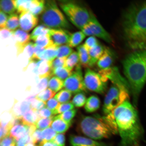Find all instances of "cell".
<instances>
[{
	"label": "cell",
	"instance_id": "obj_1",
	"mask_svg": "<svg viewBox=\"0 0 146 146\" xmlns=\"http://www.w3.org/2000/svg\"><path fill=\"white\" fill-rule=\"evenodd\" d=\"M112 112L121 139L118 146H140L143 129L135 107L128 100Z\"/></svg>",
	"mask_w": 146,
	"mask_h": 146
},
{
	"label": "cell",
	"instance_id": "obj_2",
	"mask_svg": "<svg viewBox=\"0 0 146 146\" xmlns=\"http://www.w3.org/2000/svg\"><path fill=\"white\" fill-rule=\"evenodd\" d=\"M122 26L130 48L134 51L146 49V1L129 6L123 14Z\"/></svg>",
	"mask_w": 146,
	"mask_h": 146
},
{
	"label": "cell",
	"instance_id": "obj_3",
	"mask_svg": "<svg viewBox=\"0 0 146 146\" xmlns=\"http://www.w3.org/2000/svg\"><path fill=\"white\" fill-rule=\"evenodd\" d=\"M122 64L132 93L133 105L135 107L146 83V49L131 53L125 58Z\"/></svg>",
	"mask_w": 146,
	"mask_h": 146
},
{
	"label": "cell",
	"instance_id": "obj_4",
	"mask_svg": "<svg viewBox=\"0 0 146 146\" xmlns=\"http://www.w3.org/2000/svg\"><path fill=\"white\" fill-rule=\"evenodd\" d=\"M78 127L82 134L95 140L108 138L118 133L112 112L104 116L95 115L84 117Z\"/></svg>",
	"mask_w": 146,
	"mask_h": 146
},
{
	"label": "cell",
	"instance_id": "obj_5",
	"mask_svg": "<svg viewBox=\"0 0 146 146\" xmlns=\"http://www.w3.org/2000/svg\"><path fill=\"white\" fill-rule=\"evenodd\" d=\"M57 3L54 0L45 1L44 9L39 17L40 23L50 29L67 30L71 28L70 24Z\"/></svg>",
	"mask_w": 146,
	"mask_h": 146
},
{
	"label": "cell",
	"instance_id": "obj_6",
	"mask_svg": "<svg viewBox=\"0 0 146 146\" xmlns=\"http://www.w3.org/2000/svg\"><path fill=\"white\" fill-rule=\"evenodd\" d=\"M58 4L69 20L81 30L90 21L91 14L86 9L74 2L60 0Z\"/></svg>",
	"mask_w": 146,
	"mask_h": 146
},
{
	"label": "cell",
	"instance_id": "obj_7",
	"mask_svg": "<svg viewBox=\"0 0 146 146\" xmlns=\"http://www.w3.org/2000/svg\"><path fill=\"white\" fill-rule=\"evenodd\" d=\"M130 91L113 84L109 89L104 101L103 110L105 115L113 112L124 102L129 100Z\"/></svg>",
	"mask_w": 146,
	"mask_h": 146
},
{
	"label": "cell",
	"instance_id": "obj_8",
	"mask_svg": "<svg viewBox=\"0 0 146 146\" xmlns=\"http://www.w3.org/2000/svg\"><path fill=\"white\" fill-rule=\"evenodd\" d=\"M84 78L86 86L88 90L100 94L106 90L108 79L99 73L87 68Z\"/></svg>",
	"mask_w": 146,
	"mask_h": 146
},
{
	"label": "cell",
	"instance_id": "obj_9",
	"mask_svg": "<svg viewBox=\"0 0 146 146\" xmlns=\"http://www.w3.org/2000/svg\"><path fill=\"white\" fill-rule=\"evenodd\" d=\"M64 87L72 94L87 92L80 64L76 67L72 75L64 82Z\"/></svg>",
	"mask_w": 146,
	"mask_h": 146
},
{
	"label": "cell",
	"instance_id": "obj_10",
	"mask_svg": "<svg viewBox=\"0 0 146 146\" xmlns=\"http://www.w3.org/2000/svg\"><path fill=\"white\" fill-rule=\"evenodd\" d=\"M99 73L108 80H110L113 84L123 88L131 91L130 87L127 80L121 75L116 67H111L101 70Z\"/></svg>",
	"mask_w": 146,
	"mask_h": 146
},
{
	"label": "cell",
	"instance_id": "obj_11",
	"mask_svg": "<svg viewBox=\"0 0 146 146\" xmlns=\"http://www.w3.org/2000/svg\"><path fill=\"white\" fill-rule=\"evenodd\" d=\"M91 17L88 23L91 27L93 36L98 37L107 42L111 43L113 41L112 38L98 21L92 13H90Z\"/></svg>",
	"mask_w": 146,
	"mask_h": 146
},
{
	"label": "cell",
	"instance_id": "obj_12",
	"mask_svg": "<svg viewBox=\"0 0 146 146\" xmlns=\"http://www.w3.org/2000/svg\"><path fill=\"white\" fill-rule=\"evenodd\" d=\"M17 56L23 52L25 47L30 42V35L21 29H18L13 33L12 35Z\"/></svg>",
	"mask_w": 146,
	"mask_h": 146
},
{
	"label": "cell",
	"instance_id": "obj_13",
	"mask_svg": "<svg viewBox=\"0 0 146 146\" xmlns=\"http://www.w3.org/2000/svg\"><path fill=\"white\" fill-rule=\"evenodd\" d=\"M20 27L25 31L28 33L38 25L39 19L29 11L23 13L19 16Z\"/></svg>",
	"mask_w": 146,
	"mask_h": 146
},
{
	"label": "cell",
	"instance_id": "obj_14",
	"mask_svg": "<svg viewBox=\"0 0 146 146\" xmlns=\"http://www.w3.org/2000/svg\"><path fill=\"white\" fill-rule=\"evenodd\" d=\"M49 34L54 45L58 47L68 44L72 34L65 29H50Z\"/></svg>",
	"mask_w": 146,
	"mask_h": 146
},
{
	"label": "cell",
	"instance_id": "obj_15",
	"mask_svg": "<svg viewBox=\"0 0 146 146\" xmlns=\"http://www.w3.org/2000/svg\"><path fill=\"white\" fill-rule=\"evenodd\" d=\"M69 142L70 146H110L108 144L90 138L73 135L69 136Z\"/></svg>",
	"mask_w": 146,
	"mask_h": 146
},
{
	"label": "cell",
	"instance_id": "obj_16",
	"mask_svg": "<svg viewBox=\"0 0 146 146\" xmlns=\"http://www.w3.org/2000/svg\"><path fill=\"white\" fill-rule=\"evenodd\" d=\"M32 62L34 63L33 71L35 74L38 75L39 79L49 76H53L50 68L52 62L43 60H37Z\"/></svg>",
	"mask_w": 146,
	"mask_h": 146
},
{
	"label": "cell",
	"instance_id": "obj_17",
	"mask_svg": "<svg viewBox=\"0 0 146 146\" xmlns=\"http://www.w3.org/2000/svg\"><path fill=\"white\" fill-rule=\"evenodd\" d=\"M31 109V104L27 100L19 102L15 100L10 111L14 118H21L23 115Z\"/></svg>",
	"mask_w": 146,
	"mask_h": 146
},
{
	"label": "cell",
	"instance_id": "obj_18",
	"mask_svg": "<svg viewBox=\"0 0 146 146\" xmlns=\"http://www.w3.org/2000/svg\"><path fill=\"white\" fill-rule=\"evenodd\" d=\"M110 49L105 48L103 54L97 63L98 66L101 70L111 67L114 60V56Z\"/></svg>",
	"mask_w": 146,
	"mask_h": 146
},
{
	"label": "cell",
	"instance_id": "obj_19",
	"mask_svg": "<svg viewBox=\"0 0 146 146\" xmlns=\"http://www.w3.org/2000/svg\"><path fill=\"white\" fill-rule=\"evenodd\" d=\"M105 48L99 43L88 51L89 61L88 67L94 66L103 54Z\"/></svg>",
	"mask_w": 146,
	"mask_h": 146
},
{
	"label": "cell",
	"instance_id": "obj_20",
	"mask_svg": "<svg viewBox=\"0 0 146 146\" xmlns=\"http://www.w3.org/2000/svg\"><path fill=\"white\" fill-rule=\"evenodd\" d=\"M29 127L22 123L16 124L11 129L10 136L18 141L28 134Z\"/></svg>",
	"mask_w": 146,
	"mask_h": 146
},
{
	"label": "cell",
	"instance_id": "obj_21",
	"mask_svg": "<svg viewBox=\"0 0 146 146\" xmlns=\"http://www.w3.org/2000/svg\"><path fill=\"white\" fill-rule=\"evenodd\" d=\"M58 48V46L54 45L46 49L38 56V60L52 62L57 57Z\"/></svg>",
	"mask_w": 146,
	"mask_h": 146
},
{
	"label": "cell",
	"instance_id": "obj_22",
	"mask_svg": "<svg viewBox=\"0 0 146 146\" xmlns=\"http://www.w3.org/2000/svg\"><path fill=\"white\" fill-rule=\"evenodd\" d=\"M72 125L54 116L51 126L56 133H63L66 132Z\"/></svg>",
	"mask_w": 146,
	"mask_h": 146
},
{
	"label": "cell",
	"instance_id": "obj_23",
	"mask_svg": "<svg viewBox=\"0 0 146 146\" xmlns=\"http://www.w3.org/2000/svg\"><path fill=\"white\" fill-rule=\"evenodd\" d=\"M100 102L99 98L96 96H92L87 98L85 105V109L88 113H93L99 109Z\"/></svg>",
	"mask_w": 146,
	"mask_h": 146
},
{
	"label": "cell",
	"instance_id": "obj_24",
	"mask_svg": "<svg viewBox=\"0 0 146 146\" xmlns=\"http://www.w3.org/2000/svg\"><path fill=\"white\" fill-rule=\"evenodd\" d=\"M38 119L39 118L36 111L32 109L25 113L21 117L23 123L28 126L35 125Z\"/></svg>",
	"mask_w": 146,
	"mask_h": 146
},
{
	"label": "cell",
	"instance_id": "obj_25",
	"mask_svg": "<svg viewBox=\"0 0 146 146\" xmlns=\"http://www.w3.org/2000/svg\"><path fill=\"white\" fill-rule=\"evenodd\" d=\"M1 11L9 16L16 13L15 1L1 0L0 1Z\"/></svg>",
	"mask_w": 146,
	"mask_h": 146
},
{
	"label": "cell",
	"instance_id": "obj_26",
	"mask_svg": "<svg viewBox=\"0 0 146 146\" xmlns=\"http://www.w3.org/2000/svg\"><path fill=\"white\" fill-rule=\"evenodd\" d=\"M77 50L81 65L88 67L89 61L88 50L85 48L83 44L78 46L77 47Z\"/></svg>",
	"mask_w": 146,
	"mask_h": 146
},
{
	"label": "cell",
	"instance_id": "obj_27",
	"mask_svg": "<svg viewBox=\"0 0 146 146\" xmlns=\"http://www.w3.org/2000/svg\"><path fill=\"white\" fill-rule=\"evenodd\" d=\"M80 59L77 52H74L67 58L64 67L71 71L79 64Z\"/></svg>",
	"mask_w": 146,
	"mask_h": 146
},
{
	"label": "cell",
	"instance_id": "obj_28",
	"mask_svg": "<svg viewBox=\"0 0 146 146\" xmlns=\"http://www.w3.org/2000/svg\"><path fill=\"white\" fill-rule=\"evenodd\" d=\"M85 34L81 31L76 32L72 34L68 44L69 46L73 48L78 46L86 37Z\"/></svg>",
	"mask_w": 146,
	"mask_h": 146
},
{
	"label": "cell",
	"instance_id": "obj_29",
	"mask_svg": "<svg viewBox=\"0 0 146 146\" xmlns=\"http://www.w3.org/2000/svg\"><path fill=\"white\" fill-rule=\"evenodd\" d=\"M34 41V43L36 45L45 49L55 45L51 39L49 33L45 35L38 36Z\"/></svg>",
	"mask_w": 146,
	"mask_h": 146
},
{
	"label": "cell",
	"instance_id": "obj_30",
	"mask_svg": "<svg viewBox=\"0 0 146 146\" xmlns=\"http://www.w3.org/2000/svg\"><path fill=\"white\" fill-rule=\"evenodd\" d=\"M20 27L19 18L16 13L9 16L7 21L6 28L11 31L14 32Z\"/></svg>",
	"mask_w": 146,
	"mask_h": 146
},
{
	"label": "cell",
	"instance_id": "obj_31",
	"mask_svg": "<svg viewBox=\"0 0 146 146\" xmlns=\"http://www.w3.org/2000/svg\"><path fill=\"white\" fill-rule=\"evenodd\" d=\"M32 0H16L15 5L16 11L21 14L29 11L31 8Z\"/></svg>",
	"mask_w": 146,
	"mask_h": 146
},
{
	"label": "cell",
	"instance_id": "obj_32",
	"mask_svg": "<svg viewBox=\"0 0 146 146\" xmlns=\"http://www.w3.org/2000/svg\"><path fill=\"white\" fill-rule=\"evenodd\" d=\"M64 82L56 76H52L48 82V88L55 93L57 92L64 87Z\"/></svg>",
	"mask_w": 146,
	"mask_h": 146
},
{
	"label": "cell",
	"instance_id": "obj_33",
	"mask_svg": "<svg viewBox=\"0 0 146 146\" xmlns=\"http://www.w3.org/2000/svg\"><path fill=\"white\" fill-rule=\"evenodd\" d=\"M72 71L62 67L55 69L53 71L52 74L53 76H54L62 81H65L72 75Z\"/></svg>",
	"mask_w": 146,
	"mask_h": 146
},
{
	"label": "cell",
	"instance_id": "obj_34",
	"mask_svg": "<svg viewBox=\"0 0 146 146\" xmlns=\"http://www.w3.org/2000/svg\"><path fill=\"white\" fill-rule=\"evenodd\" d=\"M50 29L42 25H38L34 29L31 33V40L34 41L38 36L49 34Z\"/></svg>",
	"mask_w": 146,
	"mask_h": 146
},
{
	"label": "cell",
	"instance_id": "obj_35",
	"mask_svg": "<svg viewBox=\"0 0 146 146\" xmlns=\"http://www.w3.org/2000/svg\"><path fill=\"white\" fill-rule=\"evenodd\" d=\"M27 100L30 103L31 109L35 111L40 110L46 106L45 102L37 99L36 96L29 97L27 98Z\"/></svg>",
	"mask_w": 146,
	"mask_h": 146
},
{
	"label": "cell",
	"instance_id": "obj_36",
	"mask_svg": "<svg viewBox=\"0 0 146 146\" xmlns=\"http://www.w3.org/2000/svg\"><path fill=\"white\" fill-rule=\"evenodd\" d=\"M72 96V94L70 91L65 89H62L54 96V98L59 103H65L70 101Z\"/></svg>",
	"mask_w": 146,
	"mask_h": 146
},
{
	"label": "cell",
	"instance_id": "obj_37",
	"mask_svg": "<svg viewBox=\"0 0 146 146\" xmlns=\"http://www.w3.org/2000/svg\"><path fill=\"white\" fill-rule=\"evenodd\" d=\"M87 98L84 92H80L76 94L73 98L72 103L76 107L80 108L85 105L87 101Z\"/></svg>",
	"mask_w": 146,
	"mask_h": 146
},
{
	"label": "cell",
	"instance_id": "obj_38",
	"mask_svg": "<svg viewBox=\"0 0 146 146\" xmlns=\"http://www.w3.org/2000/svg\"><path fill=\"white\" fill-rule=\"evenodd\" d=\"M77 112V110L74 109L72 110L66 111L56 116L67 123H72V120L76 116Z\"/></svg>",
	"mask_w": 146,
	"mask_h": 146
},
{
	"label": "cell",
	"instance_id": "obj_39",
	"mask_svg": "<svg viewBox=\"0 0 146 146\" xmlns=\"http://www.w3.org/2000/svg\"><path fill=\"white\" fill-rule=\"evenodd\" d=\"M74 52L72 47L68 45H64L58 46L57 58H67Z\"/></svg>",
	"mask_w": 146,
	"mask_h": 146
},
{
	"label": "cell",
	"instance_id": "obj_40",
	"mask_svg": "<svg viewBox=\"0 0 146 146\" xmlns=\"http://www.w3.org/2000/svg\"><path fill=\"white\" fill-rule=\"evenodd\" d=\"M56 93L49 88H47L41 91L40 93L36 96L37 99L45 102L47 101L53 97Z\"/></svg>",
	"mask_w": 146,
	"mask_h": 146
},
{
	"label": "cell",
	"instance_id": "obj_41",
	"mask_svg": "<svg viewBox=\"0 0 146 146\" xmlns=\"http://www.w3.org/2000/svg\"><path fill=\"white\" fill-rule=\"evenodd\" d=\"M56 132L49 127L42 131V136L44 141H52L56 136Z\"/></svg>",
	"mask_w": 146,
	"mask_h": 146
},
{
	"label": "cell",
	"instance_id": "obj_42",
	"mask_svg": "<svg viewBox=\"0 0 146 146\" xmlns=\"http://www.w3.org/2000/svg\"><path fill=\"white\" fill-rule=\"evenodd\" d=\"M54 117L38 119L35 124L36 128L41 130L49 127L52 125Z\"/></svg>",
	"mask_w": 146,
	"mask_h": 146
},
{
	"label": "cell",
	"instance_id": "obj_43",
	"mask_svg": "<svg viewBox=\"0 0 146 146\" xmlns=\"http://www.w3.org/2000/svg\"><path fill=\"white\" fill-rule=\"evenodd\" d=\"M74 108V106L72 102H69L68 103H63L60 104L58 108L55 111H54V115L61 114L66 111L72 110Z\"/></svg>",
	"mask_w": 146,
	"mask_h": 146
},
{
	"label": "cell",
	"instance_id": "obj_44",
	"mask_svg": "<svg viewBox=\"0 0 146 146\" xmlns=\"http://www.w3.org/2000/svg\"><path fill=\"white\" fill-rule=\"evenodd\" d=\"M35 44L30 42L25 47L23 52L27 54L29 59V64L32 63L33 61L34 52Z\"/></svg>",
	"mask_w": 146,
	"mask_h": 146
},
{
	"label": "cell",
	"instance_id": "obj_45",
	"mask_svg": "<svg viewBox=\"0 0 146 146\" xmlns=\"http://www.w3.org/2000/svg\"><path fill=\"white\" fill-rule=\"evenodd\" d=\"M36 112L39 119L52 117L54 115L53 112L47 108H44L40 110L36 111Z\"/></svg>",
	"mask_w": 146,
	"mask_h": 146
},
{
	"label": "cell",
	"instance_id": "obj_46",
	"mask_svg": "<svg viewBox=\"0 0 146 146\" xmlns=\"http://www.w3.org/2000/svg\"><path fill=\"white\" fill-rule=\"evenodd\" d=\"M67 58H56L52 62L50 65L51 70L52 72L56 68L64 67Z\"/></svg>",
	"mask_w": 146,
	"mask_h": 146
},
{
	"label": "cell",
	"instance_id": "obj_47",
	"mask_svg": "<svg viewBox=\"0 0 146 146\" xmlns=\"http://www.w3.org/2000/svg\"><path fill=\"white\" fill-rule=\"evenodd\" d=\"M99 43V42L96 37L94 36H89L87 38L83 45L85 48L89 51L90 49L95 46Z\"/></svg>",
	"mask_w": 146,
	"mask_h": 146
},
{
	"label": "cell",
	"instance_id": "obj_48",
	"mask_svg": "<svg viewBox=\"0 0 146 146\" xmlns=\"http://www.w3.org/2000/svg\"><path fill=\"white\" fill-rule=\"evenodd\" d=\"M52 76H49L46 77L41 78L40 81L38 82L36 86L38 92L43 91L45 89L48 85L49 80L52 77Z\"/></svg>",
	"mask_w": 146,
	"mask_h": 146
},
{
	"label": "cell",
	"instance_id": "obj_49",
	"mask_svg": "<svg viewBox=\"0 0 146 146\" xmlns=\"http://www.w3.org/2000/svg\"><path fill=\"white\" fill-rule=\"evenodd\" d=\"M42 131L41 129H36L33 133L32 137L33 143L35 144H38L39 145L44 141L42 136Z\"/></svg>",
	"mask_w": 146,
	"mask_h": 146
},
{
	"label": "cell",
	"instance_id": "obj_50",
	"mask_svg": "<svg viewBox=\"0 0 146 146\" xmlns=\"http://www.w3.org/2000/svg\"><path fill=\"white\" fill-rule=\"evenodd\" d=\"M60 105L59 102L54 98H51L46 103V107L47 108L53 112L55 111Z\"/></svg>",
	"mask_w": 146,
	"mask_h": 146
},
{
	"label": "cell",
	"instance_id": "obj_51",
	"mask_svg": "<svg viewBox=\"0 0 146 146\" xmlns=\"http://www.w3.org/2000/svg\"><path fill=\"white\" fill-rule=\"evenodd\" d=\"M1 141V146H16V140L10 136L6 137Z\"/></svg>",
	"mask_w": 146,
	"mask_h": 146
},
{
	"label": "cell",
	"instance_id": "obj_52",
	"mask_svg": "<svg viewBox=\"0 0 146 146\" xmlns=\"http://www.w3.org/2000/svg\"><path fill=\"white\" fill-rule=\"evenodd\" d=\"M52 141L57 146H65V138L64 135L62 133L57 134Z\"/></svg>",
	"mask_w": 146,
	"mask_h": 146
},
{
	"label": "cell",
	"instance_id": "obj_53",
	"mask_svg": "<svg viewBox=\"0 0 146 146\" xmlns=\"http://www.w3.org/2000/svg\"><path fill=\"white\" fill-rule=\"evenodd\" d=\"M9 16L1 11H0V27L1 29L6 28L7 21Z\"/></svg>",
	"mask_w": 146,
	"mask_h": 146
},
{
	"label": "cell",
	"instance_id": "obj_54",
	"mask_svg": "<svg viewBox=\"0 0 146 146\" xmlns=\"http://www.w3.org/2000/svg\"><path fill=\"white\" fill-rule=\"evenodd\" d=\"M13 33L7 28L1 29V36L3 39H8L11 36H12Z\"/></svg>",
	"mask_w": 146,
	"mask_h": 146
},
{
	"label": "cell",
	"instance_id": "obj_55",
	"mask_svg": "<svg viewBox=\"0 0 146 146\" xmlns=\"http://www.w3.org/2000/svg\"><path fill=\"white\" fill-rule=\"evenodd\" d=\"M81 30L86 36H93L92 30L88 23L84 26Z\"/></svg>",
	"mask_w": 146,
	"mask_h": 146
},
{
	"label": "cell",
	"instance_id": "obj_56",
	"mask_svg": "<svg viewBox=\"0 0 146 146\" xmlns=\"http://www.w3.org/2000/svg\"><path fill=\"white\" fill-rule=\"evenodd\" d=\"M39 146H57V145L52 141H44L40 144Z\"/></svg>",
	"mask_w": 146,
	"mask_h": 146
},
{
	"label": "cell",
	"instance_id": "obj_57",
	"mask_svg": "<svg viewBox=\"0 0 146 146\" xmlns=\"http://www.w3.org/2000/svg\"><path fill=\"white\" fill-rule=\"evenodd\" d=\"M25 145L26 144L21 139L16 141V146H25Z\"/></svg>",
	"mask_w": 146,
	"mask_h": 146
},
{
	"label": "cell",
	"instance_id": "obj_58",
	"mask_svg": "<svg viewBox=\"0 0 146 146\" xmlns=\"http://www.w3.org/2000/svg\"><path fill=\"white\" fill-rule=\"evenodd\" d=\"M25 146H38L35 145V144L34 143H29L27 144Z\"/></svg>",
	"mask_w": 146,
	"mask_h": 146
}]
</instances>
